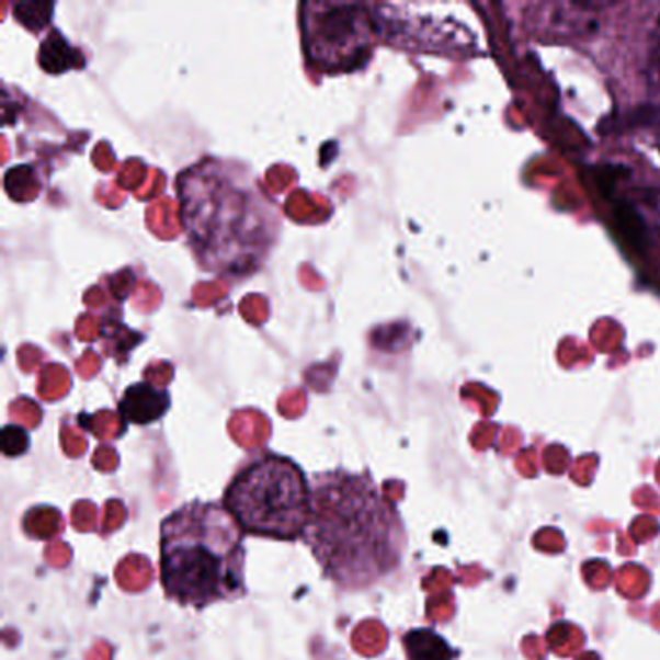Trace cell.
Returning a JSON list of instances; mask_svg holds the SVG:
<instances>
[{
    "label": "cell",
    "instance_id": "cell-2",
    "mask_svg": "<svg viewBox=\"0 0 660 660\" xmlns=\"http://www.w3.org/2000/svg\"><path fill=\"white\" fill-rule=\"evenodd\" d=\"M306 545L323 576L343 591H364L399 568L403 523L366 473L338 469L314 477Z\"/></svg>",
    "mask_w": 660,
    "mask_h": 660
},
{
    "label": "cell",
    "instance_id": "cell-10",
    "mask_svg": "<svg viewBox=\"0 0 660 660\" xmlns=\"http://www.w3.org/2000/svg\"><path fill=\"white\" fill-rule=\"evenodd\" d=\"M641 128H660L659 105H639V107L627 111L624 115L611 116L603 123V133L624 134Z\"/></svg>",
    "mask_w": 660,
    "mask_h": 660
},
{
    "label": "cell",
    "instance_id": "cell-1",
    "mask_svg": "<svg viewBox=\"0 0 660 660\" xmlns=\"http://www.w3.org/2000/svg\"><path fill=\"white\" fill-rule=\"evenodd\" d=\"M186 244L204 272L242 280L277 247L281 207L240 161L202 157L174 179Z\"/></svg>",
    "mask_w": 660,
    "mask_h": 660
},
{
    "label": "cell",
    "instance_id": "cell-4",
    "mask_svg": "<svg viewBox=\"0 0 660 660\" xmlns=\"http://www.w3.org/2000/svg\"><path fill=\"white\" fill-rule=\"evenodd\" d=\"M224 505L244 535L291 543L305 537L312 513V488L297 463L262 452L232 475Z\"/></svg>",
    "mask_w": 660,
    "mask_h": 660
},
{
    "label": "cell",
    "instance_id": "cell-6",
    "mask_svg": "<svg viewBox=\"0 0 660 660\" xmlns=\"http://www.w3.org/2000/svg\"><path fill=\"white\" fill-rule=\"evenodd\" d=\"M171 407V397L166 389L156 388L148 382L134 384L124 391L118 403V413L124 421L148 426L151 422L159 421Z\"/></svg>",
    "mask_w": 660,
    "mask_h": 660
},
{
    "label": "cell",
    "instance_id": "cell-9",
    "mask_svg": "<svg viewBox=\"0 0 660 660\" xmlns=\"http://www.w3.org/2000/svg\"><path fill=\"white\" fill-rule=\"evenodd\" d=\"M612 215H614L616 229L626 239L629 247L636 248V250H645L649 247L651 231L647 227L644 215L631 200H614Z\"/></svg>",
    "mask_w": 660,
    "mask_h": 660
},
{
    "label": "cell",
    "instance_id": "cell-8",
    "mask_svg": "<svg viewBox=\"0 0 660 660\" xmlns=\"http://www.w3.org/2000/svg\"><path fill=\"white\" fill-rule=\"evenodd\" d=\"M407 660H454V649L430 627H417L403 636Z\"/></svg>",
    "mask_w": 660,
    "mask_h": 660
},
{
    "label": "cell",
    "instance_id": "cell-11",
    "mask_svg": "<svg viewBox=\"0 0 660 660\" xmlns=\"http://www.w3.org/2000/svg\"><path fill=\"white\" fill-rule=\"evenodd\" d=\"M629 200L636 204L637 209L644 215L649 231L660 239V189H655V186L636 189Z\"/></svg>",
    "mask_w": 660,
    "mask_h": 660
},
{
    "label": "cell",
    "instance_id": "cell-13",
    "mask_svg": "<svg viewBox=\"0 0 660 660\" xmlns=\"http://www.w3.org/2000/svg\"><path fill=\"white\" fill-rule=\"evenodd\" d=\"M649 76L651 80L660 86V37L659 42L655 43L649 53Z\"/></svg>",
    "mask_w": 660,
    "mask_h": 660
},
{
    "label": "cell",
    "instance_id": "cell-5",
    "mask_svg": "<svg viewBox=\"0 0 660 660\" xmlns=\"http://www.w3.org/2000/svg\"><path fill=\"white\" fill-rule=\"evenodd\" d=\"M298 27L306 65L314 72L349 75L371 60L382 18L364 2H303Z\"/></svg>",
    "mask_w": 660,
    "mask_h": 660
},
{
    "label": "cell",
    "instance_id": "cell-3",
    "mask_svg": "<svg viewBox=\"0 0 660 660\" xmlns=\"http://www.w3.org/2000/svg\"><path fill=\"white\" fill-rule=\"evenodd\" d=\"M159 531V581L171 601L202 611L244 594V533L224 504L182 505Z\"/></svg>",
    "mask_w": 660,
    "mask_h": 660
},
{
    "label": "cell",
    "instance_id": "cell-7",
    "mask_svg": "<svg viewBox=\"0 0 660 660\" xmlns=\"http://www.w3.org/2000/svg\"><path fill=\"white\" fill-rule=\"evenodd\" d=\"M86 58L82 50L75 49L70 43L53 30L39 49V67L49 75H62L72 68H83Z\"/></svg>",
    "mask_w": 660,
    "mask_h": 660
},
{
    "label": "cell",
    "instance_id": "cell-12",
    "mask_svg": "<svg viewBox=\"0 0 660 660\" xmlns=\"http://www.w3.org/2000/svg\"><path fill=\"white\" fill-rule=\"evenodd\" d=\"M629 174V169L619 166H601L596 167L593 171L594 182H596V189L601 191L604 198L612 200L614 189L622 179H626Z\"/></svg>",
    "mask_w": 660,
    "mask_h": 660
}]
</instances>
